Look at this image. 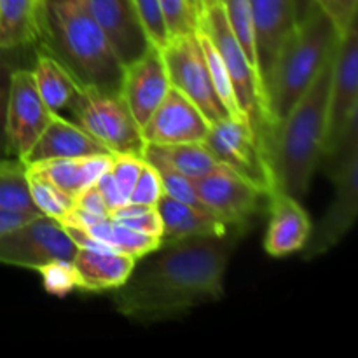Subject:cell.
<instances>
[{
    "instance_id": "1",
    "label": "cell",
    "mask_w": 358,
    "mask_h": 358,
    "mask_svg": "<svg viewBox=\"0 0 358 358\" xmlns=\"http://www.w3.org/2000/svg\"><path fill=\"white\" fill-rule=\"evenodd\" d=\"M247 231L233 227L220 238L161 241L136 259L129 278L114 290L115 311L138 324H157L220 301L231 255Z\"/></svg>"
},
{
    "instance_id": "2",
    "label": "cell",
    "mask_w": 358,
    "mask_h": 358,
    "mask_svg": "<svg viewBox=\"0 0 358 358\" xmlns=\"http://www.w3.org/2000/svg\"><path fill=\"white\" fill-rule=\"evenodd\" d=\"M334 55L285 119L268 126L261 136L275 187L299 201L306 198L324 156Z\"/></svg>"
},
{
    "instance_id": "3",
    "label": "cell",
    "mask_w": 358,
    "mask_h": 358,
    "mask_svg": "<svg viewBox=\"0 0 358 358\" xmlns=\"http://www.w3.org/2000/svg\"><path fill=\"white\" fill-rule=\"evenodd\" d=\"M37 41L83 87L119 94L124 66L84 0H41Z\"/></svg>"
},
{
    "instance_id": "4",
    "label": "cell",
    "mask_w": 358,
    "mask_h": 358,
    "mask_svg": "<svg viewBox=\"0 0 358 358\" xmlns=\"http://www.w3.org/2000/svg\"><path fill=\"white\" fill-rule=\"evenodd\" d=\"M339 38L332 21L317 3L283 38L271 70L262 83L268 126L285 119L292 110L325 62L336 52Z\"/></svg>"
},
{
    "instance_id": "5",
    "label": "cell",
    "mask_w": 358,
    "mask_h": 358,
    "mask_svg": "<svg viewBox=\"0 0 358 358\" xmlns=\"http://www.w3.org/2000/svg\"><path fill=\"white\" fill-rule=\"evenodd\" d=\"M329 178L334 184V198L311 227L306 245L301 248L304 261L322 257L341 243L355 226L358 215V122L332 150L322 156Z\"/></svg>"
},
{
    "instance_id": "6",
    "label": "cell",
    "mask_w": 358,
    "mask_h": 358,
    "mask_svg": "<svg viewBox=\"0 0 358 358\" xmlns=\"http://www.w3.org/2000/svg\"><path fill=\"white\" fill-rule=\"evenodd\" d=\"M198 27L206 31L220 59L226 65L241 117L254 128L259 136H262V131L268 126V119H266L261 79L252 69L250 62L229 28L220 0H210L208 6L205 7V13L198 20Z\"/></svg>"
},
{
    "instance_id": "7",
    "label": "cell",
    "mask_w": 358,
    "mask_h": 358,
    "mask_svg": "<svg viewBox=\"0 0 358 358\" xmlns=\"http://www.w3.org/2000/svg\"><path fill=\"white\" fill-rule=\"evenodd\" d=\"M161 55L171 86L184 93L208 119L210 124L231 117L213 87L205 52L196 30L170 37V41L161 49Z\"/></svg>"
},
{
    "instance_id": "8",
    "label": "cell",
    "mask_w": 358,
    "mask_h": 358,
    "mask_svg": "<svg viewBox=\"0 0 358 358\" xmlns=\"http://www.w3.org/2000/svg\"><path fill=\"white\" fill-rule=\"evenodd\" d=\"M203 143L220 164L243 177L266 196L275 189L261 136L245 119L227 117L213 122Z\"/></svg>"
},
{
    "instance_id": "9",
    "label": "cell",
    "mask_w": 358,
    "mask_h": 358,
    "mask_svg": "<svg viewBox=\"0 0 358 358\" xmlns=\"http://www.w3.org/2000/svg\"><path fill=\"white\" fill-rule=\"evenodd\" d=\"M77 245L56 219L37 215L0 234V264L38 271L55 261L72 262Z\"/></svg>"
},
{
    "instance_id": "10",
    "label": "cell",
    "mask_w": 358,
    "mask_h": 358,
    "mask_svg": "<svg viewBox=\"0 0 358 358\" xmlns=\"http://www.w3.org/2000/svg\"><path fill=\"white\" fill-rule=\"evenodd\" d=\"M73 122L107 147L114 156H143L145 142L142 129L119 94H101L86 90Z\"/></svg>"
},
{
    "instance_id": "11",
    "label": "cell",
    "mask_w": 358,
    "mask_h": 358,
    "mask_svg": "<svg viewBox=\"0 0 358 358\" xmlns=\"http://www.w3.org/2000/svg\"><path fill=\"white\" fill-rule=\"evenodd\" d=\"M358 122V31L357 23L339 38L329 93L324 154L334 149Z\"/></svg>"
},
{
    "instance_id": "12",
    "label": "cell",
    "mask_w": 358,
    "mask_h": 358,
    "mask_svg": "<svg viewBox=\"0 0 358 358\" xmlns=\"http://www.w3.org/2000/svg\"><path fill=\"white\" fill-rule=\"evenodd\" d=\"M51 119L52 114L38 94L31 70L14 69L10 76L6 121L9 157L23 161Z\"/></svg>"
},
{
    "instance_id": "13",
    "label": "cell",
    "mask_w": 358,
    "mask_h": 358,
    "mask_svg": "<svg viewBox=\"0 0 358 358\" xmlns=\"http://www.w3.org/2000/svg\"><path fill=\"white\" fill-rule=\"evenodd\" d=\"M192 184L208 212L229 227L248 229V220L259 213L262 198H268L224 164L213 168L205 177L192 180Z\"/></svg>"
},
{
    "instance_id": "14",
    "label": "cell",
    "mask_w": 358,
    "mask_h": 358,
    "mask_svg": "<svg viewBox=\"0 0 358 358\" xmlns=\"http://www.w3.org/2000/svg\"><path fill=\"white\" fill-rule=\"evenodd\" d=\"M210 122L198 107L173 86L168 90L156 110L142 126V138L154 145L203 142L210 131Z\"/></svg>"
},
{
    "instance_id": "15",
    "label": "cell",
    "mask_w": 358,
    "mask_h": 358,
    "mask_svg": "<svg viewBox=\"0 0 358 358\" xmlns=\"http://www.w3.org/2000/svg\"><path fill=\"white\" fill-rule=\"evenodd\" d=\"M171 87L161 49L150 45L122 70L119 96L142 128Z\"/></svg>"
},
{
    "instance_id": "16",
    "label": "cell",
    "mask_w": 358,
    "mask_h": 358,
    "mask_svg": "<svg viewBox=\"0 0 358 358\" xmlns=\"http://www.w3.org/2000/svg\"><path fill=\"white\" fill-rule=\"evenodd\" d=\"M84 3L122 66L135 62L152 45L143 31L133 0H84Z\"/></svg>"
},
{
    "instance_id": "17",
    "label": "cell",
    "mask_w": 358,
    "mask_h": 358,
    "mask_svg": "<svg viewBox=\"0 0 358 358\" xmlns=\"http://www.w3.org/2000/svg\"><path fill=\"white\" fill-rule=\"evenodd\" d=\"M268 199L271 217L266 231L264 250L271 257H285L301 252L313 227L308 212L299 199L280 191L278 187L269 192Z\"/></svg>"
},
{
    "instance_id": "18",
    "label": "cell",
    "mask_w": 358,
    "mask_h": 358,
    "mask_svg": "<svg viewBox=\"0 0 358 358\" xmlns=\"http://www.w3.org/2000/svg\"><path fill=\"white\" fill-rule=\"evenodd\" d=\"M31 73L38 94L49 112L56 117L73 122L76 110L86 93V87L80 86L79 80L48 51L38 52Z\"/></svg>"
},
{
    "instance_id": "19",
    "label": "cell",
    "mask_w": 358,
    "mask_h": 358,
    "mask_svg": "<svg viewBox=\"0 0 358 358\" xmlns=\"http://www.w3.org/2000/svg\"><path fill=\"white\" fill-rule=\"evenodd\" d=\"M255 24L261 86L271 70L283 38L296 27L292 0H248Z\"/></svg>"
},
{
    "instance_id": "20",
    "label": "cell",
    "mask_w": 358,
    "mask_h": 358,
    "mask_svg": "<svg viewBox=\"0 0 358 358\" xmlns=\"http://www.w3.org/2000/svg\"><path fill=\"white\" fill-rule=\"evenodd\" d=\"M94 154H110L107 147L76 122L52 115L48 128L42 131L41 138L35 142L30 152L23 157V164H34L48 159H70V157L94 156Z\"/></svg>"
},
{
    "instance_id": "21",
    "label": "cell",
    "mask_w": 358,
    "mask_h": 358,
    "mask_svg": "<svg viewBox=\"0 0 358 358\" xmlns=\"http://www.w3.org/2000/svg\"><path fill=\"white\" fill-rule=\"evenodd\" d=\"M77 289L86 292H107L121 287L131 275L135 259L117 252L77 248L72 261Z\"/></svg>"
},
{
    "instance_id": "22",
    "label": "cell",
    "mask_w": 358,
    "mask_h": 358,
    "mask_svg": "<svg viewBox=\"0 0 358 358\" xmlns=\"http://www.w3.org/2000/svg\"><path fill=\"white\" fill-rule=\"evenodd\" d=\"M156 208L163 222V241L198 236L220 238L233 229L226 222L217 219L213 213L177 201L166 194L161 196Z\"/></svg>"
},
{
    "instance_id": "23",
    "label": "cell",
    "mask_w": 358,
    "mask_h": 358,
    "mask_svg": "<svg viewBox=\"0 0 358 358\" xmlns=\"http://www.w3.org/2000/svg\"><path fill=\"white\" fill-rule=\"evenodd\" d=\"M112 159L114 154H94V156L70 157V159L38 161L24 166L44 175L59 191L76 201L84 189L96 184L98 178L110 168Z\"/></svg>"
},
{
    "instance_id": "24",
    "label": "cell",
    "mask_w": 358,
    "mask_h": 358,
    "mask_svg": "<svg viewBox=\"0 0 358 358\" xmlns=\"http://www.w3.org/2000/svg\"><path fill=\"white\" fill-rule=\"evenodd\" d=\"M41 0H0V51H16L38 37Z\"/></svg>"
},
{
    "instance_id": "25",
    "label": "cell",
    "mask_w": 358,
    "mask_h": 358,
    "mask_svg": "<svg viewBox=\"0 0 358 358\" xmlns=\"http://www.w3.org/2000/svg\"><path fill=\"white\" fill-rule=\"evenodd\" d=\"M84 231H87L91 236L103 241L112 252L129 255L135 261L142 257V255L156 250L161 245V241H163L161 238L149 236V234H142L135 229H129L124 224L117 222V220L110 219V217L100 220L94 226H91L90 229Z\"/></svg>"
},
{
    "instance_id": "26",
    "label": "cell",
    "mask_w": 358,
    "mask_h": 358,
    "mask_svg": "<svg viewBox=\"0 0 358 358\" xmlns=\"http://www.w3.org/2000/svg\"><path fill=\"white\" fill-rule=\"evenodd\" d=\"M0 210L42 215L30 198L23 161L13 157L0 161Z\"/></svg>"
},
{
    "instance_id": "27",
    "label": "cell",
    "mask_w": 358,
    "mask_h": 358,
    "mask_svg": "<svg viewBox=\"0 0 358 358\" xmlns=\"http://www.w3.org/2000/svg\"><path fill=\"white\" fill-rule=\"evenodd\" d=\"M157 154L166 161L170 166L180 171L189 180L205 177L206 173L219 166V161L212 156L203 142H189V143H173V145H154Z\"/></svg>"
},
{
    "instance_id": "28",
    "label": "cell",
    "mask_w": 358,
    "mask_h": 358,
    "mask_svg": "<svg viewBox=\"0 0 358 358\" xmlns=\"http://www.w3.org/2000/svg\"><path fill=\"white\" fill-rule=\"evenodd\" d=\"M27 180L31 201H34L35 208H37L42 215L62 220L63 217L72 210V206L76 205V201H73L70 196H66L65 192L59 191L49 178H45L44 175L38 173V171L27 168Z\"/></svg>"
},
{
    "instance_id": "29",
    "label": "cell",
    "mask_w": 358,
    "mask_h": 358,
    "mask_svg": "<svg viewBox=\"0 0 358 358\" xmlns=\"http://www.w3.org/2000/svg\"><path fill=\"white\" fill-rule=\"evenodd\" d=\"M224 7V14L233 30L238 44L243 49L245 56L250 62L252 69L259 76V62H257V42H255V24L254 14H252L248 0H220ZM261 79V76H259Z\"/></svg>"
},
{
    "instance_id": "30",
    "label": "cell",
    "mask_w": 358,
    "mask_h": 358,
    "mask_svg": "<svg viewBox=\"0 0 358 358\" xmlns=\"http://www.w3.org/2000/svg\"><path fill=\"white\" fill-rule=\"evenodd\" d=\"M196 34H198V41L199 44H201L203 52H205L206 65H208V70H210V77H212L213 87H215L220 101H222L224 107L227 108L231 117L243 119L240 114V108H238L233 84H231V77L229 73H227L226 65H224V62L220 59L219 52H217L215 45L212 44V41H210V37L206 35V31L203 30V28L196 27Z\"/></svg>"
},
{
    "instance_id": "31",
    "label": "cell",
    "mask_w": 358,
    "mask_h": 358,
    "mask_svg": "<svg viewBox=\"0 0 358 358\" xmlns=\"http://www.w3.org/2000/svg\"><path fill=\"white\" fill-rule=\"evenodd\" d=\"M110 219L124 224L129 229H135L142 234H149V236H156L163 240V222H161L156 206L126 203L121 208L114 210L110 213Z\"/></svg>"
},
{
    "instance_id": "32",
    "label": "cell",
    "mask_w": 358,
    "mask_h": 358,
    "mask_svg": "<svg viewBox=\"0 0 358 358\" xmlns=\"http://www.w3.org/2000/svg\"><path fill=\"white\" fill-rule=\"evenodd\" d=\"M133 6H135L140 23H142V28L150 44L163 49L164 44L170 41V35H168L166 24H164L159 0H133Z\"/></svg>"
},
{
    "instance_id": "33",
    "label": "cell",
    "mask_w": 358,
    "mask_h": 358,
    "mask_svg": "<svg viewBox=\"0 0 358 358\" xmlns=\"http://www.w3.org/2000/svg\"><path fill=\"white\" fill-rule=\"evenodd\" d=\"M44 282V289L52 296L63 297L77 289V275L72 262L55 261L38 269Z\"/></svg>"
},
{
    "instance_id": "34",
    "label": "cell",
    "mask_w": 358,
    "mask_h": 358,
    "mask_svg": "<svg viewBox=\"0 0 358 358\" xmlns=\"http://www.w3.org/2000/svg\"><path fill=\"white\" fill-rule=\"evenodd\" d=\"M159 7L170 37L189 34L198 27V20L192 14L187 0H159Z\"/></svg>"
},
{
    "instance_id": "35",
    "label": "cell",
    "mask_w": 358,
    "mask_h": 358,
    "mask_svg": "<svg viewBox=\"0 0 358 358\" xmlns=\"http://www.w3.org/2000/svg\"><path fill=\"white\" fill-rule=\"evenodd\" d=\"M163 185H161L159 175L150 166L147 161H143V166L140 170L138 178L129 192L128 203H136V205L156 206L159 198L163 196Z\"/></svg>"
},
{
    "instance_id": "36",
    "label": "cell",
    "mask_w": 358,
    "mask_h": 358,
    "mask_svg": "<svg viewBox=\"0 0 358 358\" xmlns=\"http://www.w3.org/2000/svg\"><path fill=\"white\" fill-rule=\"evenodd\" d=\"M315 3L332 21V24L338 30L339 37H343L346 34V30L353 23H357L358 0H315Z\"/></svg>"
},
{
    "instance_id": "37",
    "label": "cell",
    "mask_w": 358,
    "mask_h": 358,
    "mask_svg": "<svg viewBox=\"0 0 358 358\" xmlns=\"http://www.w3.org/2000/svg\"><path fill=\"white\" fill-rule=\"evenodd\" d=\"M9 52L0 51V161L9 159L7 152V135H6V121H7V103H9V90H10V76L16 66L10 65Z\"/></svg>"
},
{
    "instance_id": "38",
    "label": "cell",
    "mask_w": 358,
    "mask_h": 358,
    "mask_svg": "<svg viewBox=\"0 0 358 358\" xmlns=\"http://www.w3.org/2000/svg\"><path fill=\"white\" fill-rule=\"evenodd\" d=\"M143 166V159L138 156H129V154H121V156H114L110 164V173L114 180L117 182L119 189L122 194L129 199V192H131L133 185H135L136 178H138L140 170Z\"/></svg>"
},
{
    "instance_id": "39",
    "label": "cell",
    "mask_w": 358,
    "mask_h": 358,
    "mask_svg": "<svg viewBox=\"0 0 358 358\" xmlns=\"http://www.w3.org/2000/svg\"><path fill=\"white\" fill-rule=\"evenodd\" d=\"M96 187H98V191H100L101 198H103L105 205H107L108 212L110 213L128 203V198L122 194V191L119 189L117 182H115L114 177H112L110 168H108V170L105 171L100 178H98Z\"/></svg>"
},
{
    "instance_id": "40",
    "label": "cell",
    "mask_w": 358,
    "mask_h": 358,
    "mask_svg": "<svg viewBox=\"0 0 358 358\" xmlns=\"http://www.w3.org/2000/svg\"><path fill=\"white\" fill-rule=\"evenodd\" d=\"M76 206L86 210V212L94 213L98 217H110L107 205H105L103 198H101L100 191H98L96 184H93L91 187L84 189L79 196L76 198Z\"/></svg>"
},
{
    "instance_id": "41",
    "label": "cell",
    "mask_w": 358,
    "mask_h": 358,
    "mask_svg": "<svg viewBox=\"0 0 358 358\" xmlns=\"http://www.w3.org/2000/svg\"><path fill=\"white\" fill-rule=\"evenodd\" d=\"M34 217L37 215H31V213H13L0 210V234L7 233V231H10L13 227L27 222L28 219H34Z\"/></svg>"
},
{
    "instance_id": "42",
    "label": "cell",
    "mask_w": 358,
    "mask_h": 358,
    "mask_svg": "<svg viewBox=\"0 0 358 358\" xmlns=\"http://www.w3.org/2000/svg\"><path fill=\"white\" fill-rule=\"evenodd\" d=\"M292 6H294V20H296V23H301V21L308 16V13L313 9L315 0H292Z\"/></svg>"
},
{
    "instance_id": "43",
    "label": "cell",
    "mask_w": 358,
    "mask_h": 358,
    "mask_svg": "<svg viewBox=\"0 0 358 358\" xmlns=\"http://www.w3.org/2000/svg\"><path fill=\"white\" fill-rule=\"evenodd\" d=\"M210 0H187L189 7H191L192 14L196 16V20H199L201 17V14L205 13V7L208 6Z\"/></svg>"
}]
</instances>
